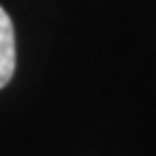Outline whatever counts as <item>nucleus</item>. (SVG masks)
I'll use <instances>...</instances> for the list:
<instances>
[{
	"mask_svg": "<svg viewBox=\"0 0 156 156\" xmlns=\"http://www.w3.org/2000/svg\"><path fill=\"white\" fill-rule=\"evenodd\" d=\"M15 72V28L9 13L0 7V89Z\"/></svg>",
	"mask_w": 156,
	"mask_h": 156,
	"instance_id": "obj_1",
	"label": "nucleus"
}]
</instances>
